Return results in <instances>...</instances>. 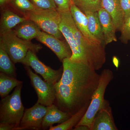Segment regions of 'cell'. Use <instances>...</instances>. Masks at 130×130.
Listing matches in <instances>:
<instances>
[{
  "instance_id": "1",
  "label": "cell",
  "mask_w": 130,
  "mask_h": 130,
  "mask_svg": "<svg viewBox=\"0 0 130 130\" xmlns=\"http://www.w3.org/2000/svg\"><path fill=\"white\" fill-rule=\"evenodd\" d=\"M62 63V76L54 84L56 98L54 104L72 116L89 105L100 75L87 63L73 62L69 58L64 59Z\"/></svg>"
},
{
  "instance_id": "2",
  "label": "cell",
  "mask_w": 130,
  "mask_h": 130,
  "mask_svg": "<svg viewBox=\"0 0 130 130\" xmlns=\"http://www.w3.org/2000/svg\"><path fill=\"white\" fill-rule=\"evenodd\" d=\"M0 47L5 50L14 63H21L29 50L36 53L42 48L40 44H34L18 37L13 30L1 35Z\"/></svg>"
},
{
  "instance_id": "27",
  "label": "cell",
  "mask_w": 130,
  "mask_h": 130,
  "mask_svg": "<svg viewBox=\"0 0 130 130\" xmlns=\"http://www.w3.org/2000/svg\"><path fill=\"white\" fill-rule=\"evenodd\" d=\"M17 127L15 125L9 123H0L1 130H15Z\"/></svg>"
},
{
  "instance_id": "16",
  "label": "cell",
  "mask_w": 130,
  "mask_h": 130,
  "mask_svg": "<svg viewBox=\"0 0 130 130\" xmlns=\"http://www.w3.org/2000/svg\"><path fill=\"white\" fill-rule=\"evenodd\" d=\"M27 20L25 17L19 16L9 9L5 10L3 12L1 19V35L12 30V29L16 26Z\"/></svg>"
},
{
  "instance_id": "3",
  "label": "cell",
  "mask_w": 130,
  "mask_h": 130,
  "mask_svg": "<svg viewBox=\"0 0 130 130\" xmlns=\"http://www.w3.org/2000/svg\"><path fill=\"white\" fill-rule=\"evenodd\" d=\"M22 86V84L17 86L12 94L2 98L0 123L12 124L17 127L19 124L25 110L21 100Z\"/></svg>"
},
{
  "instance_id": "19",
  "label": "cell",
  "mask_w": 130,
  "mask_h": 130,
  "mask_svg": "<svg viewBox=\"0 0 130 130\" xmlns=\"http://www.w3.org/2000/svg\"><path fill=\"white\" fill-rule=\"evenodd\" d=\"M89 105H86L76 113L73 115L67 120L63 123L55 126H52L49 128V130H69L72 129L81 120L86 112Z\"/></svg>"
},
{
  "instance_id": "21",
  "label": "cell",
  "mask_w": 130,
  "mask_h": 130,
  "mask_svg": "<svg viewBox=\"0 0 130 130\" xmlns=\"http://www.w3.org/2000/svg\"><path fill=\"white\" fill-rule=\"evenodd\" d=\"M72 2L84 13L97 12L102 8L101 0H72Z\"/></svg>"
},
{
  "instance_id": "25",
  "label": "cell",
  "mask_w": 130,
  "mask_h": 130,
  "mask_svg": "<svg viewBox=\"0 0 130 130\" xmlns=\"http://www.w3.org/2000/svg\"><path fill=\"white\" fill-rule=\"evenodd\" d=\"M59 12H66L70 11L72 4V0H54Z\"/></svg>"
},
{
  "instance_id": "4",
  "label": "cell",
  "mask_w": 130,
  "mask_h": 130,
  "mask_svg": "<svg viewBox=\"0 0 130 130\" xmlns=\"http://www.w3.org/2000/svg\"><path fill=\"white\" fill-rule=\"evenodd\" d=\"M113 77V73L111 70L105 69L103 70L100 74L98 86L92 96L86 112L76 125L87 126L90 130L95 116L104 105L106 100L104 98V95L106 89Z\"/></svg>"
},
{
  "instance_id": "23",
  "label": "cell",
  "mask_w": 130,
  "mask_h": 130,
  "mask_svg": "<svg viewBox=\"0 0 130 130\" xmlns=\"http://www.w3.org/2000/svg\"><path fill=\"white\" fill-rule=\"evenodd\" d=\"M120 31L121 35L120 39L123 43L127 44L130 41V17L125 21Z\"/></svg>"
},
{
  "instance_id": "28",
  "label": "cell",
  "mask_w": 130,
  "mask_h": 130,
  "mask_svg": "<svg viewBox=\"0 0 130 130\" xmlns=\"http://www.w3.org/2000/svg\"><path fill=\"white\" fill-rule=\"evenodd\" d=\"M74 130H90V128L87 126L85 125H76L73 129Z\"/></svg>"
},
{
  "instance_id": "20",
  "label": "cell",
  "mask_w": 130,
  "mask_h": 130,
  "mask_svg": "<svg viewBox=\"0 0 130 130\" xmlns=\"http://www.w3.org/2000/svg\"><path fill=\"white\" fill-rule=\"evenodd\" d=\"M12 61L1 47H0V71L9 76L16 78V68Z\"/></svg>"
},
{
  "instance_id": "22",
  "label": "cell",
  "mask_w": 130,
  "mask_h": 130,
  "mask_svg": "<svg viewBox=\"0 0 130 130\" xmlns=\"http://www.w3.org/2000/svg\"><path fill=\"white\" fill-rule=\"evenodd\" d=\"M9 2L13 7L24 14L37 8L30 0H11Z\"/></svg>"
},
{
  "instance_id": "11",
  "label": "cell",
  "mask_w": 130,
  "mask_h": 130,
  "mask_svg": "<svg viewBox=\"0 0 130 130\" xmlns=\"http://www.w3.org/2000/svg\"><path fill=\"white\" fill-rule=\"evenodd\" d=\"M70 11L77 28L84 36L91 42L102 45L90 32L88 25V18L86 14L72 3L70 8Z\"/></svg>"
},
{
  "instance_id": "9",
  "label": "cell",
  "mask_w": 130,
  "mask_h": 130,
  "mask_svg": "<svg viewBox=\"0 0 130 130\" xmlns=\"http://www.w3.org/2000/svg\"><path fill=\"white\" fill-rule=\"evenodd\" d=\"M37 39L50 49L62 62L65 58L71 56L72 53L68 44L53 35L42 31Z\"/></svg>"
},
{
  "instance_id": "7",
  "label": "cell",
  "mask_w": 130,
  "mask_h": 130,
  "mask_svg": "<svg viewBox=\"0 0 130 130\" xmlns=\"http://www.w3.org/2000/svg\"><path fill=\"white\" fill-rule=\"evenodd\" d=\"M21 63L31 68L36 73L40 74L45 81L54 85L59 81L63 74V71L53 70L44 64L38 59L36 53L31 50L28 51Z\"/></svg>"
},
{
  "instance_id": "17",
  "label": "cell",
  "mask_w": 130,
  "mask_h": 130,
  "mask_svg": "<svg viewBox=\"0 0 130 130\" xmlns=\"http://www.w3.org/2000/svg\"><path fill=\"white\" fill-rule=\"evenodd\" d=\"M88 19L89 30L102 45H106L102 27L97 12H87L85 13Z\"/></svg>"
},
{
  "instance_id": "29",
  "label": "cell",
  "mask_w": 130,
  "mask_h": 130,
  "mask_svg": "<svg viewBox=\"0 0 130 130\" xmlns=\"http://www.w3.org/2000/svg\"><path fill=\"white\" fill-rule=\"evenodd\" d=\"M11 0H0V5L1 6H3L4 5L10 2Z\"/></svg>"
},
{
  "instance_id": "24",
  "label": "cell",
  "mask_w": 130,
  "mask_h": 130,
  "mask_svg": "<svg viewBox=\"0 0 130 130\" xmlns=\"http://www.w3.org/2000/svg\"><path fill=\"white\" fill-rule=\"evenodd\" d=\"M37 8L43 9H57L54 0H30Z\"/></svg>"
},
{
  "instance_id": "5",
  "label": "cell",
  "mask_w": 130,
  "mask_h": 130,
  "mask_svg": "<svg viewBox=\"0 0 130 130\" xmlns=\"http://www.w3.org/2000/svg\"><path fill=\"white\" fill-rule=\"evenodd\" d=\"M25 14L27 19L35 23L43 31L60 39L62 37L59 30L60 13L57 9L36 8Z\"/></svg>"
},
{
  "instance_id": "6",
  "label": "cell",
  "mask_w": 130,
  "mask_h": 130,
  "mask_svg": "<svg viewBox=\"0 0 130 130\" xmlns=\"http://www.w3.org/2000/svg\"><path fill=\"white\" fill-rule=\"evenodd\" d=\"M25 69L38 96L37 102L48 107L54 103L56 98V91L54 85L43 81L37 74L34 73L30 67L25 66Z\"/></svg>"
},
{
  "instance_id": "8",
  "label": "cell",
  "mask_w": 130,
  "mask_h": 130,
  "mask_svg": "<svg viewBox=\"0 0 130 130\" xmlns=\"http://www.w3.org/2000/svg\"><path fill=\"white\" fill-rule=\"evenodd\" d=\"M47 109V107L38 102L30 108L25 109L21 122L15 130L42 129V124Z\"/></svg>"
},
{
  "instance_id": "10",
  "label": "cell",
  "mask_w": 130,
  "mask_h": 130,
  "mask_svg": "<svg viewBox=\"0 0 130 130\" xmlns=\"http://www.w3.org/2000/svg\"><path fill=\"white\" fill-rule=\"evenodd\" d=\"M108 101L105 100L102 107L93 120L90 130H118Z\"/></svg>"
},
{
  "instance_id": "15",
  "label": "cell",
  "mask_w": 130,
  "mask_h": 130,
  "mask_svg": "<svg viewBox=\"0 0 130 130\" xmlns=\"http://www.w3.org/2000/svg\"><path fill=\"white\" fill-rule=\"evenodd\" d=\"M14 31L18 37L29 41L34 38L37 39L42 32L35 23L28 19L19 24Z\"/></svg>"
},
{
  "instance_id": "12",
  "label": "cell",
  "mask_w": 130,
  "mask_h": 130,
  "mask_svg": "<svg viewBox=\"0 0 130 130\" xmlns=\"http://www.w3.org/2000/svg\"><path fill=\"white\" fill-rule=\"evenodd\" d=\"M72 116L60 109L54 104L47 107L42 124V129H46L55 124H61Z\"/></svg>"
},
{
  "instance_id": "14",
  "label": "cell",
  "mask_w": 130,
  "mask_h": 130,
  "mask_svg": "<svg viewBox=\"0 0 130 130\" xmlns=\"http://www.w3.org/2000/svg\"><path fill=\"white\" fill-rule=\"evenodd\" d=\"M101 2L102 8L111 16L116 30H120L124 23L120 0H101Z\"/></svg>"
},
{
  "instance_id": "26",
  "label": "cell",
  "mask_w": 130,
  "mask_h": 130,
  "mask_svg": "<svg viewBox=\"0 0 130 130\" xmlns=\"http://www.w3.org/2000/svg\"><path fill=\"white\" fill-rule=\"evenodd\" d=\"M120 3L125 22L130 17V0H120Z\"/></svg>"
},
{
  "instance_id": "13",
  "label": "cell",
  "mask_w": 130,
  "mask_h": 130,
  "mask_svg": "<svg viewBox=\"0 0 130 130\" xmlns=\"http://www.w3.org/2000/svg\"><path fill=\"white\" fill-rule=\"evenodd\" d=\"M98 13L105 37V44L117 41L116 27L110 14L102 8L98 11Z\"/></svg>"
},
{
  "instance_id": "18",
  "label": "cell",
  "mask_w": 130,
  "mask_h": 130,
  "mask_svg": "<svg viewBox=\"0 0 130 130\" xmlns=\"http://www.w3.org/2000/svg\"><path fill=\"white\" fill-rule=\"evenodd\" d=\"M23 82L14 77L9 76L2 72L0 73V95L2 98L9 95L13 88L22 84Z\"/></svg>"
}]
</instances>
